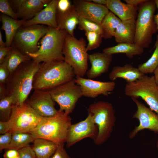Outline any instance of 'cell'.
Returning <instances> with one entry per match:
<instances>
[{
    "mask_svg": "<svg viewBox=\"0 0 158 158\" xmlns=\"http://www.w3.org/2000/svg\"><path fill=\"white\" fill-rule=\"evenodd\" d=\"M40 63L31 59L21 64L11 73L5 84L7 96H11L14 104L25 102L33 89L34 76Z\"/></svg>",
    "mask_w": 158,
    "mask_h": 158,
    "instance_id": "1",
    "label": "cell"
},
{
    "mask_svg": "<svg viewBox=\"0 0 158 158\" xmlns=\"http://www.w3.org/2000/svg\"><path fill=\"white\" fill-rule=\"evenodd\" d=\"M75 75L73 68L64 61L42 62L34 76L33 89L49 90L74 79Z\"/></svg>",
    "mask_w": 158,
    "mask_h": 158,
    "instance_id": "2",
    "label": "cell"
},
{
    "mask_svg": "<svg viewBox=\"0 0 158 158\" xmlns=\"http://www.w3.org/2000/svg\"><path fill=\"white\" fill-rule=\"evenodd\" d=\"M56 115L42 117L36 127L29 133L34 139L43 138L58 145L66 142L68 130L72 124L71 118L63 111L59 110Z\"/></svg>",
    "mask_w": 158,
    "mask_h": 158,
    "instance_id": "3",
    "label": "cell"
},
{
    "mask_svg": "<svg viewBox=\"0 0 158 158\" xmlns=\"http://www.w3.org/2000/svg\"><path fill=\"white\" fill-rule=\"evenodd\" d=\"M66 33L64 30L49 27L47 32L42 38L39 49L27 55L39 63L64 61L63 50Z\"/></svg>",
    "mask_w": 158,
    "mask_h": 158,
    "instance_id": "4",
    "label": "cell"
},
{
    "mask_svg": "<svg viewBox=\"0 0 158 158\" xmlns=\"http://www.w3.org/2000/svg\"><path fill=\"white\" fill-rule=\"evenodd\" d=\"M139 6L134 43L144 49L149 47L153 35L158 31L154 20L157 8L155 0H147Z\"/></svg>",
    "mask_w": 158,
    "mask_h": 158,
    "instance_id": "5",
    "label": "cell"
},
{
    "mask_svg": "<svg viewBox=\"0 0 158 158\" xmlns=\"http://www.w3.org/2000/svg\"><path fill=\"white\" fill-rule=\"evenodd\" d=\"M87 110L98 127V134L94 142L101 145L109 139L113 131L116 120L113 106L109 102L100 100L91 104Z\"/></svg>",
    "mask_w": 158,
    "mask_h": 158,
    "instance_id": "6",
    "label": "cell"
},
{
    "mask_svg": "<svg viewBox=\"0 0 158 158\" xmlns=\"http://www.w3.org/2000/svg\"><path fill=\"white\" fill-rule=\"evenodd\" d=\"M87 46L83 38L78 39L66 33L63 50L64 61L73 68L76 76L83 77L87 71Z\"/></svg>",
    "mask_w": 158,
    "mask_h": 158,
    "instance_id": "7",
    "label": "cell"
},
{
    "mask_svg": "<svg viewBox=\"0 0 158 158\" xmlns=\"http://www.w3.org/2000/svg\"><path fill=\"white\" fill-rule=\"evenodd\" d=\"M42 117L26 101L20 105H13L9 120L6 121L8 132L29 133L37 126Z\"/></svg>",
    "mask_w": 158,
    "mask_h": 158,
    "instance_id": "8",
    "label": "cell"
},
{
    "mask_svg": "<svg viewBox=\"0 0 158 158\" xmlns=\"http://www.w3.org/2000/svg\"><path fill=\"white\" fill-rule=\"evenodd\" d=\"M124 92L131 98H141L158 115V85L154 75H144L135 82L127 83Z\"/></svg>",
    "mask_w": 158,
    "mask_h": 158,
    "instance_id": "9",
    "label": "cell"
},
{
    "mask_svg": "<svg viewBox=\"0 0 158 158\" xmlns=\"http://www.w3.org/2000/svg\"><path fill=\"white\" fill-rule=\"evenodd\" d=\"M48 28L49 27L41 25L22 27L17 31L11 46L26 55L34 53L40 48L38 41L46 34Z\"/></svg>",
    "mask_w": 158,
    "mask_h": 158,
    "instance_id": "10",
    "label": "cell"
},
{
    "mask_svg": "<svg viewBox=\"0 0 158 158\" xmlns=\"http://www.w3.org/2000/svg\"><path fill=\"white\" fill-rule=\"evenodd\" d=\"M75 78L49 90L53 100L59 105V110L69 115L83 96L80 87L75 82Z\"/></svg>",
    "mask_w": 158,
    "mask_h": 158,
    "instance_id": "11",
    "label": "cell"
},
{
    "mask_svg": "<svg viewBox=\"0 0 158 158\" xmlns=\"http://www.w3.org/2000/svg\"><path fill=\"white\" fill-rule=\"evenodd\" d=\"M131 98L137 107L133 117L138 120L139 123L130 133L129 138L133 139L138 133L145 129L158 134V115L137 99Z\"/></svg>",
    "mask_w": 158,
    "mask_h": 158,
    "instance_id": "12",
    "label": "cell"
},
{
    "mask_svg": "<svg viewBox=\"0 0 158 158\" xmlns=\"http://www.w3.org/2000/svg\"><path fill=\"white\" fill-rule=\"evenodd\" d=\"M98 132V127L93 121L92 116L88 113L84 120L72 124L68 128L66 140V146L69 147L77 142L86 138L94 140Z\"/></svg>",
    "mask_w": 158,
    "mask_h": 158,
    "instance_id": "13",
    "label": "cell"
},
{
    "mask_svg": "<svg viewBox=\"0 0 158 158\" xmlns=\"http://www.w3.org/2000/svg\"><path fill=\"white\" fill-rule=\"evenodd\" d=\"M26 102L42 117L54 116L59 111L55 108V102L49 90H34Z\"/></svg>",
    "mask_w": 158,
    "mask_h": 158,
    "instance_id": "14",
    "label": "cell"
},
{
    "mask_svg": "<svg viewBox=\"0 0 158 158\" xmlns=\"http://www.w3.org/2000/svg\"><path fill=\"white\" fill-rule=\"evenodd\" d=\"M75 82L80 87L83 96L95 98L100 95L108 96L115 89L114 81H101L76 76Z\"/></svg>",
    "mask_w": 158,
    "mask_h": 158,
    "instance_id": "15",
    "label": "cell"
},
{
    "mask_svg": "<svg viewBox=\"0 0 158 158\" xmlns=\"http://www.w3.org/2000/svg\"><path fill=\"white\" fill-rule=\"evenodd\" d=\"M73 5L79 15L100 25L110 11L106 6L96 4L89 0H73Z\"/></svg>",
    "mask_w": 158,
    "mask_h": 158,
    "instance_id": "16",
    "label": "cell"
},
{
    "mask_svg": "<svg viewBox=\"0 0 158 158\" xmlns=\"http://www.w3.org/2000/svg\"><path fill=\"white\" fill-rule=\"evenodd\" d=\"M50 0H11L9 1L18 18L27 21L33 18Z\"/></svg>",
    "mask_w": 158,
    "mask_h": 158,
    "instance_id": "17",
    "label": "cell"
},
{
    "mask_svg": "<svg viewBox=\"0 0 158 158\" xmlns=\"http://www.w3.org/2000/svg\"><path fill=\"white\" fill-rule=\"evenodd\" d=\"M58 1L51 0L44 8L39 11L33 18L26 21L22 27L41 25L59 29L56 19Z\"/></svg>",
    "mask_w": 158,
    "mask_h": 158,
    "instance_id": "18",
    "label": "cell"
},
{
    "mask_svg": "<svg viewBox=\"0 0 158 158\" xmlns=\"http://www.w3.org/2000/svg\"><path fill=\"white\" fill-rule=\"evenodd\" d=\"M112 55L103 52H95L88 55L91 67L86 73L88 78L94 79L107 72L112 61Z\"/></svg>",
    "mask_w": 158,
    "mask_h": 158,
    "instance_id": "19",
    "label": "cell"
},
{
    "mask_svg": "<svg viewBox=\"0 0 158 158\" xmlns=\"http://www.w3.org/2000/svg\"><path fill=\"white\" fill-rule=\"evenodd\" d=\"M144 75L131 64H126L122 66H114L109 75L111 81L118 78L125 80L127 83H132L140 79Z\"/></svg>",
    "mask_w": 158,
    "mask_h": 158,
    "instance_id": "20",
    "label": "cell"
},
{
    "mask_svg": "<svg viewBox=\"0 0 158 158\" xmlns=\"http://www.w3.org/2000/svg\"><path fill=\"white\" fill-rule=\"evenodd\" d=\"M106 6L121 21L135 19L137 15L136 7L123 3L120 0H107Z\"/></svg>",
    "mask_w": 158,
    "mask_h": 158,
    "instance_id": "21",
    "label": "cell"
},
{
    "mask_svg": "<svg viewBox=\"0 0 158 158\" xmlns=\"http://www.w3.org/2000/svg\"><path fill=\"white\" fill-rule=\"evenodd\" d=\"M135 23V19L121 21L114 34L115 41L118 43H134Z\"/></svg>",
    "mask_w": 158,
    "mask_h": 158,
    "instance_id": "22",
    "label": "cell"
},
{
    "mask_svg": "<svg viewBox=\"0 0 158 158\" xmlns=\"http://www.w3.org/2000/svg\"><path fill=\"white\" fill-rule=\"evenodd\" d=\"M73 5V4H72ZM56 19L59 29L74 36V31L78 24V15L73 5L68 11L62 13H56Z\"/></svg>",
    "mask_w": 158,
    "mask_h": 158,
    "instance_id": "23",
    "label": "cell"
},
{
    "mask_svg": "<svg viewBox=\"0 0 158 158\" xmlns=\"http://www.w3.org/2000/svg\"><path fill=\"white\" fill-rule=\"evenodd\" d=\"M0 18L2 23L1 28L5 32L6 46L11 47L17 31L23 26L26 21L22 19H15L2 13Z\"/></svg>",
    "mask_w": 158,
    "mask_h": 158,
    "instance_id": "24",
    "label": "cell"
},
{
    "mask_svg": "<svg viewBox=\"0 0 158 158\" xmlns=\"http://www.w3.org/2000/svg\"><path fill=\"white\" fill-rule=\"evenodd\" d=\"M102 52L109 55L124 54L129 59L142 54L144 49L135 43H120L115 46L104 49Z\"/></svg>",
    "mask_w": 158,
    "mask_h": 158,
    "instance_id": "25",
    "label": "cell"
},
{
    "mask_svg": "<svg viewBox=\"0 0 158 158\" xmlns=\"http://www.w3.org/2000/svg\"><path fill=\"white\" fill-rule=\"evenodd\" d=\"M33 142L32 148L36 158H50L58 146L54 142L43 138L35 139Z\"/></svg>",
    "mask_w": 158,
    "mask_h": 158,
    "instance_id": "26",
    "label": "cell"
},
{
    "mask_svg": "<svg viewBox=\"0 0 158 158\" xmlns=\"http://www.w3.org/2000/svg\"><path fill=\"white\" fill-rule=\"evenodd\" d=\"M13 47L6 56L3 62L9 70L10 74L22 63L31 59L28 55L23 54L16 48Z\"/></svg>",
    "mask_w": 158,
    "mask_h": 158,
    "instance_id": "27",
    "label": "cell"
},
{
    "mask_svg": "<svg viewBox=\"0 0 158 158\" xmlns=\"http://www.w3.org/2000/svg\"><path fill=\"white\" fill-rule=\"evenodd\" d=\"M121 21L110 11L103 18L100 25L102 31L103 38L109 39L114 37L116 29Z\"/></svg>",
    "mask_w": 158,
    "mask_h": 158,
    "instance_id": "28",
    "label": "cell"
},
{
    "mask_svg": "<svg viewBox=\"0 0 158 158\" xmlns=\"http://www.w3.org/2000/svg\"><path fill=\"white\" fill-rule=\"evenodd\" d=\"M34 140L32 135L29 133H13L11 143L7 149H13L18 150L25 147L30 146L29 144L33 142Z\"/></svg>",
    "mask_w": 158,
    "mask_h": 158,
    "instance_id": "29",
    "label": "cell"
},
{
    "mask_svg": "<svg viewBox=\"0 0 158 158\" xmlns=\"http://www.w3.org/2000/svg\"><path fill=\"white\" fill-rule=\"evenodd\" d=\"M155 49L151 57L146 62L139 64L138 68L144 74L154 72L158 66V37L155 44Z\"/></svg>",
    "mask_w": 158,
    "mask_h": 158,
    "instance_id": "30",
    "label": "cell"
},
{
    "mask_svg": "<svg viewBox=\"0 0 158 158\" xmlns=\"http://www.w3.org/2000/svg\"><path fill=\"white\" fill-rule=\"evenodd\" d=\"M14 102L11 96H7L0 100V121H7L10 118Z\"/></svg>",
    "mask_w": 158,
    "mask_h": 158,
    "instance_id": "31",
    "label": "cell"
},
{
    "mask_svg": "<svg viewBox=\"0 0 158 158\" xmlns=\"http://www.w3.org/2000/svg\"><path fill=\"white\" fill-rule=\"evenodd\" d=\"M78 19V29L80 30L85 32H95L100 34L102 36L103 32L100 25L79 15Z\"/></svg>",
    "mask_w": 158,
    "mask_h": 158,
    "instance_id": "32",
    "label": "cell"
},
{
    "mask_svg": "<svg viewBox=\"0 0 158 158\" xmlns=\"http://www.w3.org/2000/svg\"><path fill=\"white\" fill-rule=\"evenodd\" d=\"M88 43L86 47L87 51L96 49L99 47L103 38L102 36L95 32H85Z\"/></svg>",
    "mask_w": 158,
    "mask_h": 158,
    "instance_id": "33",
    "label": "cell"
},
{
    "mask_svg": "<svg viewBox=\"0 0 158 158\" xmlns=\"http://www.w3.org/2000/svg\"><path fill=\"white\" fill-rule=\"evenodd\" d=\"M0 11L3 14L18 19L17 15L13 10L9 1L0 0Z\"/></svg>",
    "mask_w": 158,
    "mask_h": 158,
    "instance_id": "34",
    "label": "cell"
},
{
    "mask_svg": "<svg viewBox=\"0 0 158 158\" xmlns=\"http://www.w3.org/2000/svg\"><path fill=\"white\" fill-rule=\"evenodd\" d=\"M73 5L68 0H58L57 5V13H62L68 11Z\"/></svg>",
    "mask_w": 158,
    "mask_h": 158,
    "instance_id": "35",
    "label": "cell"
},
{
    "mask_svg": "<svg viewBox=\"0 0 158 158\" xmlns=\"http://www.w3.org/2000/svg\"><path fill=\"white\" fill-rule=\"evenodd\" d=\"M12 134L8 132L0 135V151L7 149L11 142Z\"/></svg>",
    "mask_w": 158,
    "mask_h": 158,
    "instance_id": "36",
    "label": "cell"
},
{
    "mask_svg": "<svg viewBox=\"0 0 158 158\" xmlns=\"http://www.w3.org/2000/svg\"><path fill=\"white\" fill-rule=\"evenodd\" d=\"M18 151L20 158H36L34 151L30 146L24 147Z\"/></svg>",
    "mask_w": 158,
    "mask_h": 158,
    "instance_id": "37",
    "label": "cell"
},
{
    "mask_svg": "<svg viewBox=\"0 0 158 158\" xmlns=\"http://www.w3.org/2000/svg\"><path fill=\"white\" fill-rule=\"evenodd\" d=\"M10 74V72L5 65L3 63L0 64V84L5 85Z\"/></svg>",
    "mask_w": 158,
    "mask_h": 158,
    "instance_id": "38",
    "label": "cell"
},
{
    "mask_svg": "<svg viewBox=\"0 0 158 158\" xmlns=\"http://www.w3.org/2000/svg\"><path fill=\"white\" fill-rule=\"evenodd\" d=\"M64 145H58L57 148L50 158H71L64 148Z\"/></svg>",
    "mask_w": 158,
    "mask_h": 158,
    "instance_id": "39",
    "label": "cell"
},
{
    "mask_svg": "<svg viewBox=\"0 0 158 158\" xmlns=\"http://www.w3.org/2000/svg\"><path fill=\"white\" fill-rule=\"evenodd\" d=\"M13 48L12 46L10 47H0V64L3 62L6 56Z\"/></svg>",
    "mask_w": 158,
    "mask_h": 158,
    "instance_id": "40",
    "label": "cell"
},
{
    "mask_svg": "<svg viewBox=\"0 0 158 158\" xmlns=\"http://www.w3.org/2000/svg\"><path fill=\"white\" fill-rule=\"evenodd\" d=\"M18 156V150L13 149H6L3 155L4 158H15Z\"/></svg>",
    "mask_w": 158,
    "mask_h": 158,
    "instance_id": "41",
    "label": "cell"
},
{
    "mask_svg": "<svg viewBox=\"0 0 158 158\" xmlns=\"http://www.w3.org/2000/svg\"><path fill=\"white\" fill-rule=\"evenodd\" d=\"M147 0H124L126 4L137 7L138 5L145 2Z\"/></svg>",
    "mask_w": 158,
    "mask_h": 158,
    "instance_id": "42",
    "label": "cell"
},
{
    "mask_svg": "<svg viewBox=\"0 0 158 158\" xmlns=\"http://www.w3.org/2000/svg\"><path fill=\"white\" fill-rule=\"evenodd\" d=\"M6 121H0V134H3L8 133Z\"/></svg>",
    "mask_w": 158,
    "mask_h": 158,
    "instance_id": "43",
    "label": "cell"
},
{
    "mask_svg": "<svg viewBox=\"0 0 158 158\" xmlns=\"http://www.w3.org/2000/svg\"><path fill=\"white\" fill-rule=\"evenodd\" d=\"M7 96L5 85L0 84V99Z\"/></svg>",
    "mask_w": 158,
    "mask_h": 158,
    "instance_id": "44",
    "label": "cell"
},
{
    "mask_svg": "<svg viewBox=\"0 0 158 158\" xmlns=\"http://www.w3.org/2000/svg\"><path fill=\"white\" fill-rule=\"evenodd\" d=\"M89 1L96 4L104 6H106L107 2V0H91Z\"/></svg>",
    "mask_w": 158,
    "mask_h": 158,
    "instance_id": "45",
    "label": "cell"
},
{
    "mask_svg": "<svg viewBox=\"0 0 158 158\" xmlns=\"http://www.w3.org/2000/svg\"><path fill=\"white\" fill-rule=\"evenodd\" d=\"M155 1L157 8L158 9V0H155ZM154 20L157 25V29L158 30V12L154 16ZM157 37H158V35Z\"/></svg>",
    "mask_w": 158,
    "mask_h": 158,
    "instance_id": "46",
    "label": "cell"
},
{
    "mask_svg": "<svg viewBox=\"0 0 158 158\" xmlns=\"http://www.w3.org/2000/svg\"><path fill=\"white\" fill-rule=\"evenodd\" d=\"M6 47L5 42L3 41L2 34L1 31H0V47Z\"/></svg>",
    "mask_w": 158,
    "mask_h": 158,
    "instance_id": "47",
    "label": "cell"
},
{
    "mask_svg": "<svg viewBox=\"0 0 158 158\" xmlns=\"http://www.w3.org/2000/svg\"><path fill=\"white\" fill-rule=\"evenodd\" d=\"M154 76L155 78L156 81L158 85V66L154 73Z\"/></svg>",
    "mask_w": 158,
    "mask_h": 158,
    "instance_id": "48",
    "label": "cell"
},
{
    "mask_svg": "<svg viewBox=\"0 0 158 158\" xmlns=\"http://www.w3.org/2000/svg\"><path fill=\"white\" fill-rule=\"evenodd\" d=\"M156 146L157 148V150L158 152V139L157 140V141L156 143Z\"/></svg>",
    "mask_w": 158,
    "mask_h": 158,
    "instance_id": "49",
    "label": "cell"
},
{
    "mask_svg": "<svg viewBox=\"0 0 158 158\" xmlns=\"http://www.w3.org/2000/svg\"><path fill=\"white\" fill-rule=\"evenodd\" d=\"M15 158H20V157L19 155L17 157H16Z\"/></svg>",
    "mask_w": 158,
    "mask_h": 158,
    "instance_id": "50",
    "label": "cell"
}]
</instances>
